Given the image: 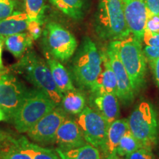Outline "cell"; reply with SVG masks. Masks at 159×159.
<instances>
[{
    "label": "cell",
    "instance_id": "obj_1",
    "mask_svg": "<svg viewBox=\"0 0 159 159\" xmlns=\"http://www.w3.org/2000/svg\"><path fill=\"white\" fill-rule=\"evenodd\" d=\"M16 72L35 89L45 93L57 106H60L63 94L55 84L48 63L33 50H27L13 66Z\"/></svg>",
    "mask_w": 159,
    "mask_h": 159
},
{
    "label": "cell",
    "instance_id": "obj_2",
    "mask_svg": "<svg viewBox=\"0 0 159 159\" xmlns=\"http://www.w3.org/2000/svg\"><path fill=\"white\" fill-rule=\"evenodd\" d=\"M94 27L97 35L103 40L120 41L130 36L122 0H102L95 13Z\"/></svg>",
    "mask_w": 159,
    "mask_h": 159
},
{
    "label": "cell",
    "instance_id": "obj_3",
    "mask_svg": "<svg viewBox=\"0 0 159 159\" xmlns=\"http://www.w3.org/2000/svg\"><path fill=\"white\" fill-rule=\"evenodd\" d=\"M110 44L116 51L126 69L136 95L146 82L148 61L142 48V41L131 34L123 40L111 41Z\"/></svg>",
    "mask_w": 159,
    "mask_h": 159
},
{
    "label": "cell",
    "instance_id": "obj_4",
    "mask_svg": "<svg viewBox=\"0 0 159 159\" xmlns=\"http://www.w3.org/2000/svg\"><path fill=\"white\" fill-rule=\"evenodd\" d=\"M101 53L90 38L85 37L71 63V75L80 88L90 90L102 70Z\"/></svg>",
    "mask_w": 159,
    "mask_h": 159
},
{
    "label": "cell",
    "instance_id": "obj_5",
    "mask_svg": "<svg viewBox=\"0 0 159 159\" xmlns=\"http://www.w3.org/2000/svg\"><path fill=\"white\" fill-rule=\"evenodd\" d=\"M56 106L43 91L35 88L28 89L11 122L19 133H27Z\"/></svg>",
    "mask_w": 159,
    "mask_h": 159
},
{
    "label": "cell",
    "instance_id": "obj_6",
    "mask_svg": "<svg viewBox=\"0 0 159 159\" xmlns=\"http://www.w3.org/2000/svg\"><path fill=\"white\" fill-rule=\"evenodd\" d=\"M129 130L142 147L152 149L158 142L159 120L156 109L148 102L136 105L128 119Z\"/></svg>",
    "mask_w": 159,
    "mask_h": 159
},
{
    "label": "cell",
    "instance_id": "obj_7",
    "mask_svg": "<svg viewBox=\"0 0 159 159\" xmlns=\"http://www.w3.org/2000/svg\"><path fill=\"white\" fill-rule=\"evenodd\" d=\"M42 45L44 53L65 62L75 54L77 40L72 33L55 21H49L42 31Z\"/></svg>",
    "mask_w": 159,
    "mask_h": 159
},
{
    "label": "cell",
    "instance_id": "obj_8",
    "mask_svg": "<svg viewBox=\"0 0 159 159\" xmlns=\"http://www.w3.org/2000/svg\"><path fill=\"white\" fill-rule=\"evenodd\" d=\"M27 87L14 75L0 72V108L11 122L23 101Z\"/></svg>",
    "mask_w": 159,
    "mask_h": 159
},
{
    "label": "cell",
    "instance_id": "obj_9",
    "mask_svg": "<svg viewBox=\"0 0 159 159\" xmlns=\"http://www.w3.org/2000/svg\"><path fill=\"white\" fill-rule=\"evenodd\" d=\"M66 117L64 110L56 106L27 131V136L41 146L54 144L57 130Z\"/></svg>",
    "mask_w": 159,
    "mask_h": 159
},
{
    "label": "cell",
    "instance_id": "obj_10",
    "mask_svg": "<svg viewBox=\"0 0 159 159\" xmlns=\"http://www.w3.org/2000/svg\"><path fill=\"white\" fill-rule=\"evenodd\" d=\"M76 121L82 130L85 142L100 149L106 136L108 122L90 106H85L77 115Z\"/></svg>",
    "mask_w": 159,
    "mask_h": 159
},
{
    "label": "cell",
    "instance_id": "obj_11",
    "mask_svg": "<svg viewBox=\"0 0 159 159\" xmlns=\"http://www.w3.org/2000/svg\"><path fill=\"white\" fill-rule=\"evenodd\" d=\"M105 52L116 79L117 91H118L117 97L122 100L123 103L129 104L134 101L136 97L130 77L119 58L116 51L110 43Z\"/></svg>",
    "mask_w": 159,
    "mask_h": 159
},
{
    "label": "cell",
    "instance_id": "obj_12",
    "mask_svg": "<svg viewBox=\"0 0 159 159\" xmlns=\"http://www.w3.org/2000/svg\"><path fill=\"white\" fill-rule=\"evenodd\" d=\"M122 2L125 20L130 33L142 41L148 18L144 0H122Z\"/></svg>",
    "mask_w": 159,
    "mask_h": 159
},
{
    "label": "cell",
    "instance_id": "obj_13",
    "mask_svg": "<svg viewBox=\"0 0 159 159\" xmlns=\"http://www.w3.org/2000/svg\"><path fill=\"white\" fill-rule=\"evenodd\" d=\"M82 130L77 121L67 118L63 121L57 130L55 144L56 148L69 150L86 144Z\"/></svg>",
    "mask_w": 159,
    "mask_h": 159
},
{
    "label": "cell",
    "instance_id": "obj_14",
    "mask_svg": "<svg viewBox=\"0 0 159 159\" xmlns=\"http://www.w3.org/2000/svg\"><path fill=\"white\" fill-rule=\"evenodd\" d=\"M89 105L110 125L119 116L118 97L114 94H90Z\"/></svg>",
    "mask_w": 159,
    "mask_h": 159
},
{
    "label": "cell",
    "instance_id": "obj_15",
    "mask_svg": "<svg viewBox=\"0 0 159 159\" xmlns=\"http://www.w3.org/2000/svg\"><path fill=\"white\" fill-rule=\"evenodd\" d=\"M102 60V70L96 82L90 90V94H114L118 95L117 83L114 72L113 71L106 52L101 53Z\"/></svg>",
    "mask_w": 159,
    "mask_h": 159
},
{
    "label": "cell",
    "instance_id": "obj_16",
    "mask_svg": "<svg viewBox=\"0 0 159 159\" xmlns=\"http://www.w3.org/2000/svg\"><path fill=\"white\" fill-rule=\"evenodd\" d=\"M128 130L127 119H117L109 125L104 143L100 148L105 158L116 154V148L121 139Z\"/></svg>",
    "mask_w": 159,
    "mask_h": 159
},
{
    "label": "cell",
    "instance_id": "obj_17",
    "mask_svg": "<svg viewBox=\"0 0 159 159\" xmlns=\"http://www.w3.org/2000/svg\"><path fill=\"white\" fill-rule=\"evenodd\" d=\"M30 18L26 12L15 11L7 18L0 20V37L23 33L27 30Z\"/></svg>",
    "mask_w": 159,
    "mask_h": 159
},
{
    "label": "cell",
    "instance_id": "obj_18",
    "mask_svg": "<svg viewBox=\"0 0 159 159\" xmlns=\"http://www.w3.org/2000/svg\"><path fill=\"white\" fill-rule=\"evenodd\" d=\"M47 62L50 69L52 75L57 89L62 94L74 89L75 87L73 84L72 80L68 70L62 65L59 61L55 59L48 54L44 53Z\"/></svg>",
    "mask_w": 159,
    "mask_h": 159
},
{
    "label": "cell",
    "instance_id": "obj_19",
    "mask_svg": "<svg viewBox=\"0 0 159 159\" xmlns=\"http://www.w3.org/2000/svg\"><path fill=\"white\" fill-rule=\"evenodd\" d=\"M60 106L66 114L77 116L86 106V97L82 91L75 88L63 94Z\"/></svg>",
    "mask_w": 159,
    "mask_h": 159
},
{
    "label": "cell",
    "instance_id": "obj_20",
    "mask_svg": "<svg viewBox=\"0 0 159 159\" xmlns=\"http://www.w3.org/2000/svg\"><path fill=\"white\" fill-rule=\"evenodd\" d=\"M33 39L28 33H20L5 38L6 48L13 56L19 58L31 47Z\"/></svg>",
    "mask_w": 159,
    "mask_h": 159
},
{
    "label": "cell",
    "instance_id": "obj_21",
    "mask_svg": "<svg viewBox=\"0 0 159 159\" xmlns=\"http://www.w3.org/2000/svg\"><path fill=\"white\" fill-rule=\"evenodd\" d=\"M16 141L21 148L30 156L31 159H61L55 150L29 142L25 136H20Z\"/></svg>",
    "mask_w": 159,
    "mask_h": 159
},
{
    "label": "cell",
    "instance_id": "obj_22",
    "mask_svg": "<svg viewBox=\"0 0 159 159\" xmlns=\"http://www.w3.org/2000/svg\"><path fill=\"white\" fill-rule=\"evenodd\" d=\"M53 6L71 19L79 21L84 16L85 0H49Z\"/></svg>",
    "mask_w": 159,
    "mask_h": 159
},
{
    "label": "cell",
    "instance_id": "obj_23",
    "mask_svg": "<svg viewBox=\"0 0 159 159\" xmlns=\"http://www.w3.org/2000/svg\"><path fill=\"white\" fill-rule=\"evenodd\" d=\"M55 151L61 159H101L99 149L89 143L69 150L56 148Z\"/></svg>",
    "mask_w": 159,
    "mask_h": 159
},
{
    "label": "cell",
    "instance_id": "obj_24",
    "mask_svg": "<svg viewBox=\"0 0 159 159\" xmlns=\"http://www.w3.org/2000/svg\"><path fill=\"white\" fill-rule=\"evenodd\" d=\"M0 159H31L18 144L16 139L5 136L0 140Z\"/></svg>",
    "mask_w": 159,
    "mask_h": 159
},
{
    "label": "cell",
    "instance_id": "obj_25",
    "mask_svg": "<svg viewBox=\"0 0 159 159\" xmlns=\"http://www.w3.org/2000/svg\"><path fill=\"white\" fill-rule=\"evenodd\" d=\"M142 147V144L136 137L132 134L130 130H128L121 139L116 148V154L120 157H125Z\"/></svg>",
    "mask_w": 159,
    "mask_h": 159
},
{
    "label": "cell",
    "instance_id": "obj_26",
    "mask_svg": "<svg viewBox=\"0 0 159 159\" xmlns=\"http://www.w3.org/2000/svg\"><path fill=\"white\" fill-rule=\"evenodd\" d=\"M25 12L30 20L43 23L46 9L45 0H25Z\"/></svg>",
    "mask_w": 159,
    "mask_h": 159
},
{
    "label": "cell",
    "instance_id": "obj_27",
    "mask_svg": "<svg viewBox=\"0 0 159 159\" xmlns=\"http://www.w3.org/2000/svg\"><path fill=\"white\" fill-rule=\"evenodd\" d=\"M16 0H0V20L7 18L16 11Z\"/></svg>",
    "mask_w": 159,
    "mask_h": 159
},
{
    "label": "cell",
    "instance_id": "obj_28",
    "mask_svg": "<svg viewBox=\"0 0 159 159\" xmlns=\"http://www.w3.org/2000/svg\"><path fill=\"white\" fill-rule=\"evenodd\" d=\"M125 159H156V158L152 152V149L142 147L125 156Z\"/></svg>",
    "mask_w": 159,
    "mask_h": 159
},
{
    "label": "cell",
    "instance_id": "obj_29",
    "mask_svg": "<svg viewBox=\"0 0 159 159\" xmlns=\"http://www.w3.org/2000/svg\"><path fill=\"white\" fill-rule=\"evenodd\" d=\"M42 23L35 20H30L27 30L33 40H37L42 34Z\"/></svg>",
    "mask_w": 159,
    "mask_h": 159
},
{
    "label": "cell",
    "instance_id": "obj_30",
    "mask_svg": "<svg viewBox=\"0 0 159 159\" xmlns=\"http://www.w3.org/2000/svg\"><path fill=\"white\" fill-rule=\"evenodd\" d=\"M145 30L150 31L151 33H159V16L148 14Z\"/></svg>",
    "mask_w": 159,
    "mask_h": 159
},
{
    "label": "cell",
    "instance_id": "obj_31",
    "mask_svg": "<svg viewBox=\"0 0 159 159\" xmlns=\"http://www.w3.org/2000/svg\"><path fill=\"white\" fill-rule=\"evenodd\" d=\"M143 41L146 46L159 47V33H151L150 31L145 30Z\"/></svg>",
    "mask_w": 159,
    "mask_h": 159
},
{
    "label": "cell",
    "instance_id": "obj_32",
    "mask_svg": "<svg viewBox=\"0 0 159 159\" xmlns=\"http://www.w3.org/2000/svg\"><path fill=\"white\" fill-rule=\"evenodd\" d=\"M148 15L159 16V0H144Z\"/></svg>",
    "mask_w": 159,
    "mask_h": 159
},
{
    "label": "cell",
    "instance_id": "obj_33",
    "mask_svg": "<svg viewBox=\"0 0 159 159\" xmlns=\"http://www.w3.org/2000/svg\"><path fill=\"white\" fill-rule=\"evenodd\" d=\"M148 62L152 71L153 78L156 85L159 87V57L152 60H148Z\"/></svg>",
    "mask_w": 159,
    "mask_h": 159
},
{
    "label": "cell",
    "instance_id": "obj_34",
    "mask_svg": "<svg viewBox=\"0 0 159 159\" xmlns=\"http://www.w3.org/2000/svg\"><path fill=\"white\" fill-rule=\"evenodd\" d=\"M143 52H144V54L145 57H146L147 61L159 57V47L146 46L143 49Z\"/></svg>",
    "mask_w": 159,
    "mask_h": 159
},
{
    "label": "cell",
    "instance_id": "obj_35",
    "mask_svg": "<svg viewBox=\"0 0 159 159\" xmlns=\"http://www.w3.org/2000/svg\"><path fill=\"white\" fill-rule=\"evenodd\" d=\"M5 43V38L0 37V72L2 71V49L3 46Z\"/></svg>",
    "mask_w": 159,
    "mask_h": 159
},
{
    "label": "cell",
    "instance_id": "obj_36",
    "mask_svg": "<svg viewBox=\"0 0 159 159\" xmlns=\"http://www.w3.org/2000/svg\"><path fill=\"white\" fill-rule=\"evenodd\" d=\"M2 121H6V116L4 111L0 108V122Z\"/></svg>",
    "mask_w": 159,
    "mask_h": 159
},
{
    "label": "cell",
    "instance_id": "obj_37",
    "mask_svg": "<svg viewBox=\"0 0 159 159\" xmlns=\"http://www.w3.org/2000/svg\"><path fill=\"white\" fill-rule=\"evenodd\" d=\"M105 159H124V158H121V157L119 156L118 155L114 154V155H112V156L108 157V158H106Z\"/></svg>",
    "mask_w": 159,
    "mask_h": 159
},
{
    "label": "cell",
    "instance_id": "obj_38",
    "mask_svg": "<svg viewBox=\"0 0 159 159\" xmlns=\"http://www.w3.org/2000/svg\"><path fill=\"white\" fill-rule=\"evenodd\" d=\"M4 137H5V135H3L2 134H1V133H0V140L3 139Z\"/></svg>",
    "mask_w": 159,
    "mask_h": 159
}]
</instances>
